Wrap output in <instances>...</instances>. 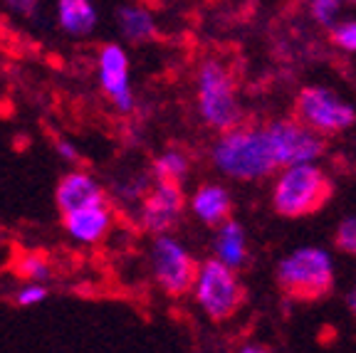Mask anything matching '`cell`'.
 <instances>
[{
	"label": "cell",
	"mask_w": 356,
	"mask_h": 353,
	"mask_svg": "<svg viewBox=\"0 0 356 353\" xmlns=\"http://www.w3.org/2000/svg\"><path fill=\"white\" fill-rule=\"evenodd\" d=\"M15 299L20 306H35V304L47 299V287H44V284H28V287H22L20 292H17Z\"/></svg>",
	"instance_id": "7402d4cb"
},
{
	"label": "cell",
	"mask_w": 356,
	"mask_h": 353,
	"mask_svg": "<svg viewBox=\"0 0 356 353\" xmlns=\"http://www.w3.org/2000/svg\"><path fill=\"white\" fill-rule=\"evenodd\" d=\"M191 213L195 220L208 227H220L222 222L230 220L233 213V198H230L228 188L220 183H203L195 188L191 195Z\"/></svg>",
	"instance_id": "4fadbf2b"
},
{
	"label": "cell",
	"mask_w": 356,
	"mask_h": 353,
	"mask_svg": "<svg viewBox=\"0 0 356 353\" xmlns=\"http://www.w3.org/2000/svg\"><path fill=\"white\" fill-rule=\"evenodd\" d=\"M55 149H57V154H60V158L67 161V163H77V161H79L77 146H74L72 141H67V138H57Z\"/></svg>",
	"instance_id": "603a6c76"
},
{
	"label": "cell",
	"mask_w": 356,
	"mask_h": 353,
	"mask_svg": "<svg viewBox=\"0 0 356 353\" xmlns=\"http://www.w3.org/2000/svg\"><path fill=\"white\" fill-rule=\"evenodd\" d=\"M57 22L62 33H67L70 38H89L99 22V13L89 0H60Z\"/></svg>",
	"instance_id": "9a60e30c"
},
{
	"label": "cell",
	"mask_w": 356,
	"mask_h": 353,
	"mask_svg": "<svg viewBox=\"0 0 356 353\" xmlns=\"http://www.w3.org/2000/svg\"><path fill=\"white\" fill-rule=\"evenodd\" d=\"M117 22L122 38L129 42H149L159 35L154 13L144 6H122L117 10Z\"/></svg>",
	"instance_id": "2e32d148"
},
{
	"label": "cell",
	"mask_w": 356,
	"mask_h": 353,
	"mask_svg": "<svg viewBox=\"0 0 356 353\" xmlns=\"http://www.w3.org/2000/svg\"><path fill=\"white\" fill-rule=\"evenodd\" d=\"M191 173V158L178 149H168L156 156L154 161V178L156 183H171L181 186Z\"/></svg>",
	"instance_id": "e0dca14e"
},
{
	"label": "cell",
	"mask_w": 356,
	"mask_h": 353,
	"mask_svg": "<svg viewBox=\"0 0 356 353\" xmlns=\"http://www.w3.org/2000/svg\"><path fill=\"white\" fill-rule=\"evenodd\" d=\"M184 190L181 186H171V183H156L144 198L139 210V225L146 232H154V238L159 235H168L171 227L181 220L184 213Z\"/></svg>",
	"instance_id": "30bf717a"
},
{
	"label": "cell",
	"mask_w": 356,
	"mask_h": 353,
	"mask_svg": "<svg viewBox=\"0 0 356 353\" xmlns=\"http://www.w3.org/2000/svg\"><path fill=\"white\" fill-rule=\"evenodd\" d=\"M295 119L319 136H334L354 126L356 109L346 99H341L339 92L312 84L297 94Z\"/></svg>",
	"instance_id": "8992f818"
},
{
	"label": "cell",
	"mask_w": 356,
	"mask_h": 353,
	"mask_svg": "<svg viewBox=\"0 0 356 353\" xmlns=\"http://www.w3.org/2000/svg\"><path fill=\"white\" fill-rule=\"evenodd\" d=\"M149 267L151 277L163 289V294L184 297V294L193 292L200 265L191 257L188 247L178 238L159 235L149 247Z\"/></svg>",
	"instance_id": "52a82bcc"
},
{
	"label": "cell",
	"mask_w": 356,
	"mask_h": 353,
	"mask_svg": "<svg viewBox=\"0 0 356 353\" xmlns=\"http://www.w3.org/2000/svg\"><path fill=\"white\" fill-rule=\"evenodd\" d=\"M332 42L344 52H356V20H339L329 30Z\"/></svg>",
	"instance_id": "44dd1931"
},
{
	"label": "cell",
	"mask_w": 356,
	"mask_h": 353,
	"mask_svg": "<svg viewBox=\"0 0 356 353\" xmlns=\"http://www.w3.org/2000/svg\"><path fill=\"white\" fill-rule=\"evenodd\" d=\"M17 272L25 279H30V284H44L52 274L50 262L44 260L42 254H22L20 262H17Z\"/></svg>",
	"instance_id": "ac0fdd59"
},
{
	"label": "cell",
	"mask_w": 356,
	"mask_h": 353,
	"mask_svg": "<svg viewBox=\"0 0 356 353\" xmlns=\"http://www.w3.org/2000/svg\"><path fill=\"white\" fill-rule=\"evenodd\" d=\"M346 306H349V311H354V314H356V287L346 294Z\"/></svg>",
	"instance_id": "484cf974"
},
{
	"label": "cell",
	"mask_w": 356,
	"mask_h": 353,
	"mask_svg": "<svg viewBox=\"0 0 356 353\" xmlns=\"http://www.w3.org/2000/svg\"><path fill=\"white\" fill-rule=\"evenodd\" d=\"M309 13H312V20L317 22V25L332 30L339 22L341 3L339 0H314L309 6Z\"/></svg>",
	"instance_id": "d6986e66"
},
{
	"label": "cell",
	"mask_w": 356,
	"mask_h": 353,
	"mask_svg": "<svg viewBox=\"0 0 356 353\" xmlns=\"http://www.w3.org/2000/svg\"><path fill=\"white\" fill-rule=\"evenodd\" d=\"M193 299L200 311L213 321H225L240 311L245 302V287L238 272L228 270L218 260L200 262L193 284Z\"/></svg>",
	"instance_id": "5b68a950"
},
{
	"label": "cell",
	"mask_w": 356,
	"mask_h": 353,
	"mask_svg": "<svg viewBox=\"0 0 356 353\" xmlns=\"http://www.w3.org/2000/svg\"><path fill=\"white\" fill-rule=\"evenodd\" d=\"M240 353H270L262 343H245L243 348H240Z\"/></svg>",
	"instance_id": "d4e9b609"
},
{
	"label": "cell",
	"mask_w": 356,
	"mask_h": 353,
	"mask_svg": "<svg viewBox=\"0 0 356 353\" xmlns=\"http://www.w3.org/2000/svg\"><path fill=\"white\" fill-rule=\"evenodd\" d=\"M332 198V181L317 163L284 168L273 186V210L280 217L314 215Z\"/></svg>",
	"instance_id": "277c9868"
},
{
	"label": "cell",
	"mask_w": 356,
	"mask_h": 353,
	"mask_svg": "<svg viewBox=\"0 0 356 353\" xmlns=\"http://www.w3.org/2000/svg\"><path fill=\"white\" fill-rule=\"evenodd\" d=\"M334 277H337L334 257L317 245L292 249L277 262V270H275L277 287L287 297L300 299V302H314V299L327 297L334 287Z\"/></svg>",
	"instance_id": "3957f363"
},
{
	"label": "cell",
	"mask_w": 356,
	"mask_h": 353,
	"mask_svg": "<svg viewBox=\"0 0 356 353\" xmlns=\"http://www.w3.org/2000/svg\"><path fill=\"white\" fill-rule=\"evenodd\" d=\"M8 8L15 13H25V15H33L35 10H38V3H33V0H25V3H8Z\"/></svg>",
	"instance_id": "cb8c5ba5"
},
{
	"label": "cell",
	"mask_w": 356,
	"mask_h": 353,
	"mask_svg": "<svg viewBox=\"0 0 356 353\" xmlns=\"http://www.w3.org/2000/svg\"><path fill=\"white\" fill-rule=\"evenodd\" d=\"M211 163L233 181H262L280 168L275 141L265 126H238L220 133L211 146Z\"/></svg>",
	"instance_id": "6da1fadb"
},
{
	"label": "cell",
	"mask_w": 356,
	"mask_h": 353,
	"mask_svg": "<svg viewBox=\"0 0 356 353\" xmlns=\"http://www.w3.org/2000/svg\"><path fill=\"white\" fill-rule=\"evenodd\" d=\"M99 84L122 114L136 109V97L129 79V55L119 42H106L99 50Z\"/></svg>",
	"instance_id": "9c48e42d"
},
{
	"label": "cell",
	"mask_w": 356,
	"mask_h": 353,
	"mask_svg": "<svg viewBox=\"0 0 356 353\" xmlns=\"http://www.w3.org/2000/svg\"><path fill=\"white\" fill-rule=\"evenodd\" d=\"M334 245H337L339 252L349 254V257H356V215L344 217V220L337 225Z\"/></svg>",
	"instance_id": "ffe728a7"
},
{
	"label": "cell",
	"mask_w": 356,
	"mask_h": 353,
	"mask_svg": "<svg viewBox=\"0 0 356 353\" xmlns=\"http://www.w3.org/2000/svg\"><path fill=\"white\" fill-rule=\"evenodd\" d=\"M267 131L275 141V151H277V161L282 171L292 166L317 163L327 151L324 136L302 126L297 119H275V122L267 124Z\"/></svg>",
	"instance_id": "ba28073f"
},
{
	"label": "cell",
	"mask_w": 356,
	"mask_h": 353,
	"mask_svg": "<svg viewBox=\"0 0 356 353\" xmlns=\"http://www.w3.org/2000/svg\"><path fill=\"white\" fill-rule=\"evenodd\" d=\"M55 203L62 215H70V213H77V210L106 205V195L102 183L95 176H89L84 171H72L62 176L60 183H57Z\"/></svg>",
	"instance_id": "8fae6325"
},
{
	"label": "cell",
	"mask_w": 356,
	"mask_h": 353,
	"mask_svg": "<svg viewBox=\"0 0 356 353\" xmlns=\"http://www.w3.org/2000/svg\"><path fill=\"white\" fill-rule=\"evenodd\" d=\"M195 104L203 124L220 133L243 126V104L230 67L211 57L198 67L195 74Z\"/></svg>",
	"instance_id": "7a4b0ae2"
},
{
	"label": "cell",
	"mask_w": 356,
	"mask_h": 353,
	"mask_svg": "<svg viewBox=\"0 0 356 353\" xmlns=\"http://www.w3.org/2000/svg\"><path fill=\"white\" fill-rule=\"evenodd\" d=\"M213 260H218L220 265H225L233 272H240L248 267L250 247H248V235H245L243 222L230 217L228 222L216 227V235H213Z\"/></svg>",
	"instance_id": "7c38bea8"
},
{
	"label": "cell",
	"mask_w": 356,
	"mask_h": 353,
	"mask_svg": "<svg viewBox=\"0 0 356 353\" xmlns=\"http://www.w3.org/2000/svg\"><path fill=\"white\" fill-rule=\"evenodd\" d=\"M111 222L114 215L106 205L99 208H87V210H77V213H70V215H62V225L65 232L74 243L79 245H97L106 238V232L111 230Z\"/></svg>",
	"instance_id": "5bb4252c"
}]
</instances>
